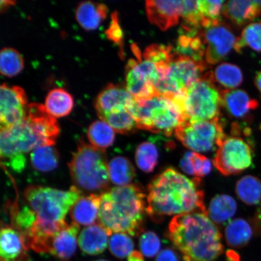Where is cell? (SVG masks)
<instances>
[{
	"instance_id": "1",
	"label": "cell",
	"mask_w": 261,
	"mask_h": 261,
	"mask_svg": "<svg viewBox=\"0 0 261 261\" xmlns=\"http://www.w3.org/2000/svg\"><path fill=\"white\" fill-rule=\"evenodd\" d=\"M200 182V178L191 179L174 168L166 169L148 185L146 213L160 221L166 216L207 211Z\"/></svg>"
},
{
	"instance_id": "2",
	"label": "cell",
	"mask_w": 261,
	"mask_h": 261,
	"mask_svg": "<svg viewBox=\"0 0 261 261\" xmlns=\"http://www.w3.org/2000/svg\"><path fill=\"white\" fill-rule=\"evenodd\" d=\"M168 237L185 261H215L224 252L221 234L207 211L174 217Z\"/></svg>"
},
{
	"instance_id": "3",
	"label": "cell",
	"mask_w": 261,
	"mask_h": 261,
	"mask_svg": "<svg viewBox=\"0 0 261 261\" xmlns=\"http://www.w3.org/2000/svg\"><path fill=\"white\" fill-rule=\"evenodd\" d=\"M60 129L44 106L29 104L27 116L11 128L1 130L0 153L8 162L43 146H54Z\"/></svg>"
},
{
	"instance_id": "4",
	"label": "cell",
	"mask_w": 261,
	"mask_h": 261,
	"mask_svg": "<svg viewBox=\"0 0 261 261\" xmlns=\"http://www.w3.org/2000/svg\"><path fill=\"white\" fill-rule=\"evenodd\" d=\"M98 223L112 236L123 233L138 236L143 230L146 195L139 185L116 187L100 194Z\"/></svg>"
},
{
	"instance_id": "5",
	"label": "cell",
	"mask_w": 261,
	"mask_h": 261,
	"mask_svg": "<svg viewBox=\"0 0 261 261\" xmlns=\"http://www.w3.org/2000/svg\"><path fill=\"white\" fill-rule=\"evenodd\" d=\"M24 195L37 217L35 223L42 227H57L66 223L65 218L68 212L83 197L80 189L75 186L68 191L29 186Z\"/></svg>"
},
{
	"instance_id": "6",
	"label": "cell",
	"mask_w": 261,
	"mask_h": 261,
	"mask_svg": "<svg viewBox=\"0 0 261 261\" xmlns=\"http://www.w3.org/2000/svg\"><path fill=\"white\" fill-rule=\"evenodd\" d=\"M109 163L105 149L96 148L80 140L76 151L68 163L71 178L78 189L89 192L109 190Z\"/></svg>"
},
{
	"instance_id": "7",
	"label": "cell",
	"mask_w": 261,
	"mask_h": 261,
	"mask_svg": "<svg viewBox=\"0 0 261 261\" xmlns=\"http://www.w3.org/2000/svg\"><path fill=\"white\" fill-rule=\"evenodd\" d=\"M129 111L138 128L171 136L181 123L187 121L184 111L170 98L162 95L136 100Z\"/></svg>"
},
{
	"instance_id": "8",
	"label": "cell",
	"mask_w": 261,
	"mask_h": 261,
	"mask_svg": "<svg viewBox=\"0 0 261 261\" xmlns=\"http://www.w3.org/2000/svg\"><path fill=\"white\" fill-rule=\"evenodd\" d=\"M221 92L212 72H207L187 90L185 111L187 121L208 120L220 117Z\"/></svg>"
},
{
	"instance_id": "9",
	"label": "cell",
	"mask_w": 261,
	"mask_h": 261,
	"mask_svg": "<svg viewBox=\"0 0 261 261\" xmlns=\"http://www.w3.org/2000/svg\"><path fill=\"white\" fill-rule=\"evenodd\" d=\"M219 117L201 121H187L175 130V136L187 148L195 152H208L218 149L226 138Z\"/></svg>"
},
{
	"instance_id": "10",
	"label": "cell",
	"mask_w": 261,
	"mask_h": 261,
	"mask_svg": "<svg viewBox=\"0 0 261 261\" xmlns=\"http://www.w3.org/2000/svg\"><path fill=\"white\" fill-rule=\"evenodd\" d=\"M226 136L217 149L213 163L215 168L223 175L240 174L252 165L253 149L241 133Z\"/></svg>"
},
{
	"instance_id": "11",
	"label": "cell",
	"mask_w": 261,
	"mask_h": 261,
	"mask_svg": "<svg viewBox=\"0 0 261 261\" xmlns=\"http://www.w3.org/2000/svg\"><path fill=\"white\" fill-rule=\"evenodd\" d=\"M200 34L205 46L204 60L208 65H215L224 60L236 48L238 38L229 26L221 21L202 29Z\"/></svg>"
},
{
	"instance_id": "12",
	"label": "cell",
	"mask_w": 261,
	"mask_h": 261,
	"mask_svg": "<svg viewBox=\"0 0 261 261\" xmlns=\"http://www.w3.org/2000/svg\"><path fill=\"white\" fill-rule=\"evenodd\" d=\"M28 98L18 86L3 84L0 87V126L1 130L17 125L27 116Z\"/></svg>"
},
{
	"instance_id": "13",
	"label": "cell",
	"mask_w": 261,
	"mask_h": 261,
	"mask_svg": "<svg viewBox=\"0 0 261 261\" xmlns=\"http://www.w3.org/2000/svg\"><path fill=\"white\" fill-rule=\"evenodd\" d=\"M207 64L175 53L169 64V76L181 90H187L195 82L204 76Z\"/></svg>"
},
{
	"instance_id": "14",
	"label": "cell",
	"mask_w": 261,
	"mask_h": 261,
	"mask_svg": "<svg viewBox=\"0 0 261 261\" xmlns=\"http://www.w3.org/2000/svg\"><path fill=\"white\" fill-rule=\"evenodd\" d=\"M135 98L126 88L110 84L97 97L95 108L98 116L101 119L108 114L129 110Z\"/></svg>"
},
{
	"instance_id": "15",
	"label": "cell",
	"mask_w": 261,
	"mask_h": 261,
	"mask_svg": "<svg viewBox=\"0 0 261 261\" xmlns=\"http://www.w3.org/2000/svg\"><path fill=\"white\" fill-rule=\"evenodd\" d=\"M182 6L184 1L149 0L146 2L147 16L152 24L166 31L178 23Z\"/></svg>"
},
{
	"instance_id": "16",
	"label": "cell",
	"mask_w": 261,
	"mask_h": 261,
	"mask_svg": "<svg viewBox=\"0 0 261 261\" xmlns=\"http://www.w3.org/2000/svg\"><path fill=\"white\" fill-rule=\"evenodd\" d=\"M23 238L14 226L2 227L0 236L1 261H29Z\"/></svg>"
},
{
	"instance_id": "17",
	"label": "cell",
	"mask_w": 261,
	"mask_h": 261,
	"mask_svg": "<svg viewBox=\"0 0 261 261\" xmlns=\"http://www.w3.org/2000/svg\"><path fill=\"white\" fill-rule=\"evenodd\" d=\"M80 226L73 222L58 231L50 241L48 253L61 261L69 260L76 252Z\"/></svg>"
},
{
	"instance_id": "18",
	"label": "cell",
	"mask_w": 261,
	"mask_h": 261,
	"mask_svg": "<svg viewBox=\"0 0 261 261\" xmlns=\"http://www.w3.org/2000/svg\"><path fill=\"white\" fill-rule=\"evenodd\" d=\"M221 104L228 114L237 119H244L259 106L258 102L252 99L242 90H222Z\"/></svg>"
},
{
	"instance_id": "19",
	"label": "cell",
	"mask_w": 261,
	"mask_h": 261,
	"mask_svg": "<svg viewBox=\"0 0 261 261\" xmlns=\"http://www.w3.org/2000/svg\"><path fill=\"white\" fill-rule=\"evenodd\" d=\"M223 14L234 25L243 26L260 16L261 1L231 0L225 3Z\"/></svg>"
},
{
	"instance_id": "20",
	"label": "cell",
	"mask_w": 261,
	"mask_h": 261,
	"mask_svg": "<svg viewBox=\"0 0 261 261\" xmlns=\"http://www.w3.org/2000/svg\"><path fill=\"white\" fill-rule=\"evenodd\" d=\"M259 227L256 221H248L244 218L230 220L225 228L224 236L228 246L241 249L247 246Z\"/></svg>"
},
{
	"instance_id": "21",
	"label": "cell",
	"mask_w": 261,
	"mask_h": 261,
	"mask_svg": "<svg viewBox=\"0 0 261 261\" xmlns=\"http://www.w3.org/2000/svg\"><path fill=\"white\" fill-rule=\"evenodd\" d=\"M111 234L99 223L84 227L78 237V244L82 251L89 255H97L109 246Z\"/></svg>"
},
{
	"instance_id": "22",
	"label": "cell",
	"mask_w": 261,
	"mask_h": 261,
	"mask_svg": "<svg viewBox=\"0 0 261 261\" xmlns=\"http://www.w3.org/2000/svg\"><path fill=\"white\" fill-rule=\"evenodd\" d=\"M100 202V194H91L81 197L70 208V217L73 223L86 226L95 224L99 217Z\"/></svg>"
},
{
	"instance_id": "23",
	"label": "cell",
	"mask_w": 261,
	"mask_h": 261,
	"mask_svg": "<svg viewBox=\"0 0 261 261\" xmlns=\"http://www.w3.org/2000/svg\"><path fill=\"white\" fill-rule=\"evenodd\" d=\"M200 31H182L178 38L175 47H173L175 53L180 56L193 59L198 62L205 63V46Z\"/></svg>"
},
{
	"instance_id": "24",
	"label": "cell",
	"mask_w": 261,
	"mask_h": 261,
	"mask_svg": "<svg viewBox=\"0 0 261 261\" xmlns=\"http://www.w3.org/2000/svg\"><path fill=\"white\" fill-rule=\"evenodd\" d=\"M108 8L102 3L82 2L76 10L78 23L86 31L96 30L106 19Z\"/></svg>"
},
{
	"instance_id": "25",
	"label": "cell",
	"mask_w": 261,
	"mask_h": 261,
	"mask_svg": "<svg viewBox=\"0 0 261 261\" xmlns=\"http://www.w3.org/2000/svg\"><path fill=\"white\" fill-rule=\"evenodd\" d=\"M237 211L236 200L231 196L221 194L212 199L207 215L215 224H223L232 218Z\"/></svg>"
},
{
	"instance_id": "26",
	"label": "cell",
	"mask_w": 261,
	"mask_h": 261,
	"mask_svg": "<svg viewBox=\"0 0 261 261\" xmlns=\"http://www.w3.org/2000/svg\"><path fill=\"white\" fill-rule=\"evenodd\" d=\"M73 105L72 96L63 89H54L49 91L44 103L47 112L55 118L68 115Z\"/></svg>"
},
{
	"instance_id": "27",
	"label": "cell",
	"mask_w": 261,
	"mask_h": 261,
	"mask_svg": "<svg viewBox=\"0 0 261 261\" xmlns=\"http://www.w3.org/2000/svg\"><path fill=\"white\" fill-rule=\"evenodd\" d=\"M236 192L241 201L254 205L261 201V179L255 176L247 175L237 182Z\"/></svg>"
},
{
	"instance_id": "28",
	"label": "cell",
	"mask_w": 261,
	"mask_h": 261,
	"mask_svg": "<svg viewBox=\"0 0 261 261\" xmlns=\"http://www.w3.org/2000/svg\"><path fill=\"white\" fill-rule=\"evenodd\" d=\"M110 180L117 187L130 185L135 177V168L125 156H118L109 162Z\"/></svg>"
},
{
	"instance_id": "29",
	"label": "cell",
	"mask_w": 261,
	"mask_h": 261,
	"mask_svg": "<svg viewBox=\"0 0 261 261\" xmlns=\"http://www.w3.org/2000/svg\"><path fill=\"white\" fill-rule=\"evenodd\" d=\"M60 154L54 146L39 147L32 151L31 162L33 168L41 172H50L57 168Z\"/></svg>"
},
{
	"instance_id": "30",
	"label": "cell",
	"mask_w": 261,
	"mask_h": 261,
	"mask_svg": "<svg viewBox=\"0 0 261 261\" xmlns=\"http://www.w3.org/2000/svg\"><path fill=\"white\" fill-rule=\"evenodd\" d=\"M87 135L90 144L101 149H105L112 146L115 139L114 130L102 120L91 123Z\"/></svg>"
},
{
	"instance_id": "31",
	"label": "cell",
	"mask_w": 261,
	"mask_h": 261,
	"mask_svg": "<svg viewBox=\"0 0 261 261\" xmlns=\"http://www.w3.org/2000/svg\"><path fill=\"white\" fill-rule=\"evenodd\" d=\"M215 83L219 84L225 90H231L239 87L243 81L242 71L236 65L223 63L212 72Z\"/></svg>"
},
{
	"instance_id": "32",
	"label": "cell",
	"mask_w": 261,
	"mask_h": 261,
	"mask_svg": "<svg viewBox=\"0 0 261 261\" xmlns=\"http://www.w3.org/2000/svg\"><path fill=\"white\" fill-rule=\"evenodd\" d=\"M24 68V60L20 54L13 48L6 47L0 52V71L3 76H16Z\"/></svg>"
},
{
	"instance_id": "33",
	"label": "cell",
	"mask_w": 261,
	"mask_h": 261,
	"mask_svg": "<svg viewBox=\"0 0 261 261\" xmlns=\"http://www.w3.org/2000/svg\"><path fill=\"white\" fill-rule=\"evenodd\" d=\"M158 148L151 142H145L137 147L135 159L137 166L144 172L154 171L159 161Z\"/></svg>"
},
{
	"instance_id": "34",
	"label": "cell",
	"mask_w": 261,
	"mask_h": 261,
	"mask_svg": "<svg viewBox=\"0 0 261 261\" xmlns=\"http://www.w3.org/2000/svg\"><path fill=\"white\" fill-rule=\"evenodd\" d=\"M246 47L261 52V21L252 22L244 28L238 38L234 50L241 53L242 49Z\"/></svg>"
},
{
	"instance_id": "35",
	"label": "cell",
	"mask_w": 261,
	"mask_h": 261,
	"mask_svg": "<svg viewBox=\"0 0 261 261\" xmlns=\"http://www.w3.org/2000/svg\"><path fill=\"white\" fill-rule=\"evenodd\" d=\"M107 122L114 130L120 134H128L135 130L138 126L129 110L108 114L100 119Z\"/></svg>"
},
{
	"instance_id": "36",
	"label": "cell",
	"mask_w": 261,
	"mask_h": 261,
	"mask_svg": "<svg viewBox=\"0 0 261 261\" xmlns=\"http://www.w3.org/2000/svg\"><path fill=\"white\" fill-rule=\"evenodd\" d=\"M224 1H198V6L201 12L203 21L202 29H205L221 22L220 15L223 13Z\"/></svg>"
},
{
	"instance_id": "37",
	"label": "cell",
	"mask_w": 261,
	"mask_h": 261,
	"mask_svg": "<svg viewBox=\"0 0 261 261\" xmlns=\"http://www.w3.org/2000/svg\"><path fill=\"white\" fill-rule=\"evenodd\" d=\"M110 252L113 256L120 259L129 256L133 252L134 245L132 238L129 234L123 233H113L109 242Z\"/></svg>"
},
{
	"instance_id": "38",
	"label": "cell",
	"mask_w": 261,
	"mask_h": 261,
	"mask_svg": "<svg viewBox=\"0 0 261 261\" xmlns=\"http://www.w3.org/2000/svg\"><path fill=\"white\" fill-rule=\"evenodd\" d=\"M140 252L147 257L158 256L161 252V241L154 231H148L143 233L139 239Z\"/></svg>"
},
{
	"instance_id": "39",
	"label": "cell",
	"mask_w": 261,
	"mask_h": 261,
	"mask_svg": "<svg viewBox=\"0 0 261 261\" xmlns=\"http://www.w3.org/2000/svg\"><path fill=\"white\" fill-rule=\"evenodd\" d=\"M186 153L190 161L196 177H203L210 174L212 169V164L210 159L198 152L189 151Z\"/></svg>"
},
{
	"instance_id": "40",
	"label": "cell",
	"mask_w": 261,
	"mask_h": 261,
	"mask_svg": "<svg viewBox=\"0 0 261 261\" xmlns=\"http://www.w3.org/2000/svg\"><path fill=\"white\" fill-rule=\"evenodd\" d=\"M106 34L109 40L121 46L123 44V32L119 24L118 14L117 12L113 13L112 21Z\"/></svg>"
},
{
	"instance_id": "41",
	"label": "cell",
	"mask_w": 261,
	"mask_h": 261,
	"mask_svg": "<svg viewBox=\"0 0 261 261\" xmlns=\"http://www.w3.org/2000/svg\"><path fill=\"white\" fill-rule=\"evenodd\" d=\"M155 261H181L177 252L170 248H166L159 252Z\"/></svg>"
},
{
	"instance_id": "42",
	"label": "cell",
	"mask_w": 261,
	"mask_h": 261,
	"mask_svg": "<svg viewBox=\"0 0 261 261\" xmlns=\"http://www.w3.org/2000/svg\"><path fill=\"white\" fill-rule=\"evenodd\" d=\"M128 261H144L143 254L138 251H133L128 257Z\"/></svg>"
},
{
	"instance_id": "43",
	"label": "cell",
	"mask_w": 261,
	"mask_h": 261,
	"mask_svg": "<svg viewBox=\"0 0 261 261\" xmlns=\"http://www.w3.org/2000/svg\"><path fill=\"white\" fill-rule=\"evenodd\" d=\"M227 259L228 261H240V257L233 251H230L227 253Z\"/></svg>"
},
{
	"instance_id": "44",
	"label": "cell",
	"mask_w": 261,
	"mask_h": 261,
	"mask_svg": "<svg viewBox=\"0 0 261 261\" xmlns=\"http://www.w3.org/2000/svg\"><path fill=\"white\" fill-rule=\"evenodd\" d=\"M15 2L14 1H1V11L2 12L7 10L11 6H14Z\"/></svg>"
},
{
	"instance_id": "45",
	"label": "cell",
	"mask_w": 261,
	"mask_h": 261,
	"mask_svg": "<svg viewBox=\"0 0 261 261\" xmlns=\"http://www.w3.org/2000/svg\"><path fill=\"white\" fill-rule=\"evenodd\" d=\"M254 84L261 94V70L257 73L254 79Z\"/></svg>"
},
{
	"instance_id": "46",
	"label": "cell",
	"mask_w": 261,
	"mask_h": 261,
	"mask_svg": "<svg viewBox=\"0 0 261 261\" xmlns=\"http://www.w3.org/2000/svg\"><path fill=\"white\" fill-rule=\"evenodd\" d=\"M94 261H109V260H106V259H98V260H94Z\"/></svg>"
}]
</instances>
